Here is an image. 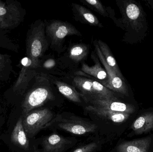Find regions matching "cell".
Masks as SVG:
<instances>
[{"mask_svg":"<svg viewBox=\"0 0 153 152\" xmlns=\"http://www.w3.org/2000/svg\"><path fill=\"white\" fill-rule=\"evenodd\" d=\"M46 21H36L30 25L26 38V53L27 57L33 61L39 68L40 59L48 49L49 43L46 35Z\"/></svg>","mask_w":153,"mask_h":152,"instance_id":"cell-1","label":"cell"},{"mask_svg":"<svg viewBox=\"0 0 153 152\" xmlns=\"http://www.w3.org/2000/svg\"><path fill=\"white\" fill-rule=\"evenodd\" d=\"M36 79V86L28 93L22 103V107L24 116L54 99L49 78L40 76Z\"/></svg>","mask_w":153,"mask_h":152,"instance_id":"cell-2","label":"cell"},{"mask_svg":"<svg viewBox=\"0 0 153 152\" xmlns=\"http://www.w3.org/2000/svg\"><path fill=\"white\" fill-rule=\"evenodd\" d=\"M73 84L86 103L94 100L116 101L113 93L95 79L77 76L74 78Z\"/></svg>","mask_w":153,"mask_h":152,"instance_id":"cell-3","label":"cell"},{"mask_svg":"<svg viewBox=\"0 0 153 152\" xmlns=\"http://www.w3.org/2000/svg\"><path fill=\"white\" fill-rule=\"evenodd\" d=\"M53 112L48 108L31 111L23 116L22 123L27 136L33 137L41 129L48 126L53 119Z\"/></svg>","mask_w":153,"mask_h":152,"instance_id":"cell-4","label":"cell"},{"mask_svg":"<svg viewBox=\"0 0 153 152\" xmlns=\"http://www.w3.org/2000/svg\"><path fill=\"white\" fill-rule=\"evenodd\" d=\"M46 35L51 47L59 46L67 37L82 35L73 25L66 21L53 20L46 22Z\"/></svg>","mask_w":153,"mask_h":152,"instance_id":"cell-5","label":"cell"},{"mask_svg":"<svg viewBox=\"0 0 153 152\" xmlns=\"http://www.w3.org/2000/svg\"><path fill=\"white\" fill-rule=\"evenodd\" d=\"M25 11L19 4L6 3L5 7H0V21L4 29L9 30L17 27L23 20Z\"/></svg>","mask_w":153,"mask_h":152,"instance_id":"cell-6","label":"cell"},{"mask_svg":"<svg viewBox=\"0 0 153 152\" xmlns=\"http://www.w3.org/2000/svg\"><path fill=\"white\" fill-rule=\"evenodd\" d=\"M56 120V126L58 128L74 134L83 135L91 133L94 132L97 128V126L95 124L77 117L57 118Z\"/></svg>","mask_w":153,"mask_h":152,"instance_id":"cell-7","label":"cell"},{"mask_svg":"<svg viewBox=\"0 0 153 152\" xmlns=\"http://www.w3.org/2000/svg\"><path fill=\"white\" fill-rule=\"evenodd\" d=\"M21 70L13 85V89L14 93L22 94L27 89L31 79L36 76L37 72L35 69L38 68L33 61L27 57L23 58L21 60Z\"/></svg>","mask_w":153,"mask_h":152,"instance_id":"cell-8","label":"cell"},{"mask_svg":"<svg viewBox=\"0 0 153 152\" xmlns=\"http://www.w3.org/2000/svg\"><path fill=\"white\" fill-rule=\"evenodd\" d=\"M91 58L94 62L93 66H88L85 63L82 64V71L83 73L93 77L95 80L103 85L108 88L109 82L108 76L106 72L104 67L102 66L101 63L100 62L97 54L92 52L91 54Z\"/></svg>","mask_w":153,"mask_h":152,"instance_id":"cell-9","label":"cell"},{"mask_svg":"<svg viewBox=\"0 0 153 152\" xmlns=\"http://www.w3.org/2000/svg\"><path fill=\"white\" fill-rule=\"evenodd\" d=\"M72 8L74 19L76 21L90 26L100 28L103 27L96 16L84 6L72 3Z\"/></svg>","mask_w":153,"mask_h":152,"instance_id":"cell-10","label":"cell"},{"mask_svg":"<svg viewBox=\"0 0 153 152\" xmlns=\"http://www.w3.org/2000/svg\"><path fill=\"white\" fill-rule=\"evenodd\" d=\"M95 51L102 65L104 67L106 72L108 73L109 79V82L108 88L109 90L115 91H122L123 87V82L119 77L117 76L115 71L107 64L104 57L98 46L97 41L94 42Z\"/></svg>","mask_w":153,"mask_h":152,"instance_id":"cell-11","label":"cell"},{"mask_svg":"<svg viewBox=\"0 0 153 152\" xmlns=\"http://www.w3.org/2000/svg\"><path fill=\"white\" fill-rule=\"evenodd\" d=\"M87 103L96 108L116 112L128 114L132 113V109L125 104L112 100H94Z\"/></svg>","mask_w":153,"mask_h":152,"instance_id":"cell-12","label":"cell"},{"mask_svg":"<svg viewBox=\"0 0 153 152\" xmlns=\"http://www.w3.org/2000/svg\"><path fill=\"white\" fill-rule=\"evenodd\" d=\"M71 143V141L60 135L54 134L44 139V152H61Z\"/></svg>","mask_w":153,"mask_h":152,"instance_id":"cell-13","label":"cell"},{"mask_svg":"<svg viewBox=\"0 0 153 152\" xmlns=\"http://www.w3.org/2000/svg\"><path fill=\"white\" fill-rule=\"evenodd\" d=\"M12 142L23 150H27L29 147V142L25 133L21 117L18 120L11 135Z\"/></svg>","mask_w":153,"mask_h":152,"instance_id":"cell-14","label":"cell"},{"mask_svg":"<svg viewBox=\"0 0 153 152\" xmlns=\"http://www.w3.org/2000/svg\"><path fill=\"white\" fill-rule=\"evenodd\" d=\"M86 110L91 112L93 114L100 118L111 120L116 123H121L125 121L128 117V114L113 112L106 110L100 108H96L92 105H89L85 108Z\"/></svg>","mask_w":153,"mask_h":152,"instance_id":"cell-15","label":"cell"},{"mask_svg":"<svg viewBox=\"0 0 153 152\" xmlns=\"http://www.w3.org/2000/svg\"><path fill=\"white\" fill-rule=\"evenodd\" d=\"M152 140L146 138L121 144L118 148L119 152H149Z\"/></svg>","mask_w":153,"mask_h":152,"instance_id":"cell-16","label":"cell"},{"mask_svg":"<svg viewBox=\"0 0 153 152\" xmlns=\"http://www.w3.org/2000/svg\"><path fill=\"white\" fill-rule=\"evenodd\" d=\"M52 82L56 86L60 93L67 99L77 103H80L82 102V95L76 91L75 87L56 79H53Z\"/></svg>","mask_w":153,"mask_h":152,"instance_id":"cell-17","label":"cell"},{"mask_svg":"<svg viewBox=\"0 0 153 152\" xmlns=\"http://www.w3.org/2000/svg\"><path fill=\"white\" fill-rule=\"evenodd\" d=\"M133 129L138 134L146 133L153 129V114L147 113L138 117L134 122Z\"/></svg>","mask_w":153,"mask_h":152,"instance_id":"cell-18","label":"cell"},{"mask_svg":"<svg viewBox=\"0 0 153 152\" xmlns=\"http://www.w3.org/2000/svg\"><path fill=\"white\" fill-rule=\"evenodd\" d=\"M89 51V47L84 44L74 45L69 50V58L75 62H80L86 58Z\"/></svg>","mask_w":153,"mask_h":152,"instance_id":"cell-19","label":"cell"},{"mask_svg":"<svg viewBox=\"0 0 153 152\" xmlns=\"http://www.w3.org/2000/svg\"><path fill=\"white\" fill-rule=\"evenodd\" d=\"M12 70L11 57L7 54L0 53V79L7 80Z\"/></svg>","mask_w":153,"mask_h":152,"instance_id":"cell-20","label":"cell"},{"mask_svg":"<svg viewBox=\"0 0 153 152\" xmlns=\"http://www.w3.org/2000/svg\"><path fill=\"white\" fill-rule=\"evenodd\" d=\"M98 46L102 53V55L105 59L107 64L115 71L116 74H117V65L116 60L112 56L108 46L106 43L101 40L97 41Z\"/></svg>","mask_w":153,"mask_h":152,"instance_id":"cell-21","label":"cell"},{"mask_svg":"<svg viewBox=\"0 0 153 152\" xmlns=\"http://www.w3.org/2000/svg\"><path fill=\"white\" fill-rule=\"evenodd\" d=\"M9 30H0V48L18 52L19 46L8 35Z\"/></svg>","mask_w":153,"mask_h":152,"instance_id":"cell-22","label":"cell"},{"mask_svg":"<svg viewBox=\"0 0 153 152\" xmlns=\"http://www.w3.org/2000/svg\"><path fill=\"white\" fill-rule=\"evenodd\" d=\"M81 2L104 17H108L106 7L98 0H81Z\"/></svg>","mask_w":153,"mask_h":152,"instance_id":"cell-23","label":"cell"},{"mask_svg":"<svg viewBox=\"0 0 153 152\" xmlns=\"http://www.w3.org/2000/svg\"><path fill=\"white\" fill-rule=\"evenodd\" d=\"M126 13L129 18L132 20L136 19L139 17L140 10L136 4H131L127 7Z\"/></svg>","mask_w":153,"mask_h":152,"instance_id":"cell-24","label":"cell"},{"mask_svg":"<svg viewBox=\"0 0 153 152\" xmlns=\"http://www.w3.org/2000/svg\"><path fill=\"white\" fill-rule=\"evenodd\" d=\"M98 144L91 142L76 149L73 152H93L98 148Z\"/></svg>","mask_w":153,"mask_h":152,"instance_id":"cell-25","label":"cell"},{"mask_svg":"<svg viewBox=\"0 0 153 152\" xmlns=\"http://www.w3.org/2000/svg\"><path fill=\"white\" fill-rule=\"evenodd\" d=\"M56 61L53 59H49L46 60L43 64V67L44 68L50 70L55 67Z\"/></svg>","mask_w":153,"mask_h":152,"instance_id":"cell-26","label":"cell"},{"mask_svg":"<svg viewBox=\"0 0 153 152\" xmlns=\"http://www.w3.org/2000/svg\"><path fill=\"white\" fill-rule=\"evenodd\" d=\"M6 5V3L0 0V7H5V5Z\"/></svg>","mask_w":153,"mask_h":152,"instance_id":"cell-27","label":"cell"},{"mask_svg":"<svg viewBox=\"0 0 153 152\" xmlns=\"http://www.w3.org/2000/svg\"><path fill=\"white\" fill-rule=\"evenodd\" d=\"M0 30H4V29L2 25L1 21H0Z\"/></svg>","mask_w":153,"mask_h":152,"instance_id":"cell-28","label":"cell"}]
</instances>
